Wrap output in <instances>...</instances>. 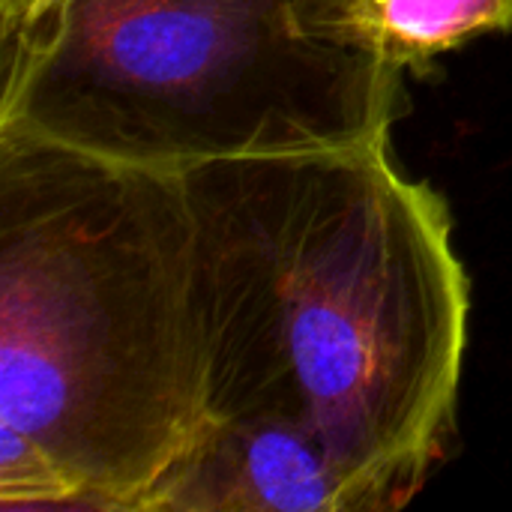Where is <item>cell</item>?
<instances>
[{"label":"cell","mask_w":512,"mask_h":512,"mask_svg":"<svg viewBox=\"0 0 512 512\" xmlns=\"http://www.w3.org/2000/svg\"><path fill=\"white\" fill-rule=\"evenodd\" d=\"M207 417L318 435L405 504L456 438L471 291L447 201L390 141L180 174Z\"/></svg>","instance_id":"obj_1"},{"label":"cell","mask_w":512,"mask_h":512,"mask_svg":"<svg viewBox=\"0 0 512 512\" xmlns=\"http://www.w3.org/2000/svg\"><path fill=\"white\" fill-rule=\"evenodd\" d=\"M207 420L180 174L0 126V426L69 510L138 512Z\"/></svg>","instance_id":"obj_2"},{"label":"cell","mask_w":512,"mask_h":512,"mask_svg":"<svg viewBox=\"0 0 512 512\" xmlns=\"http://www.w3.org/2000/svg\"><path fill=\"white\" fill-rule=\"evenodd\" d=\"M294 6L63 0L0 78V126L159 174L390 141L405 75L300 33Z\"/></svg>","instance_id":"obj_3"},{"label":"cell","mask_w":512,"mask_h":512,"mask_svg":"<svg viewBox=\"0 0 512 512\" xmlns=\"http://www.w3.org/2000/svg\"><path fill=\"white\" fill-rule=\"evenodd\" d=\"M405 501L318 435L267 417H207L138 512H390Z\"/></svg>","instance_id":"obj_4"},{"label":"cell","mask_w":512,"mask_h":512,"mask_svg":"<svg viewBox=\"0 0 512 512\" xmlns=\"http://www.w3.org/2000/svg\"><path fill=\"white\" fill-rule=\"evenodd\" d=\"M294 24L402 75L429 78L441 54L486 33H512V0H297Z\"/></svg>","instance_id":"obj_5"},{"label":"cell","mask_w":512,"mask_h":512,"mask_svg":"<svg viewBox=\"0 0 512 512\" xmlns=\"http://www.w3.org/2000/svg\"><path fill=\"white\" fill-rule=\"evenodd\" d=\"M63 0H0V78L18 69Z\"/></svg>","instance_id":"obj_6"}]
</instances>
